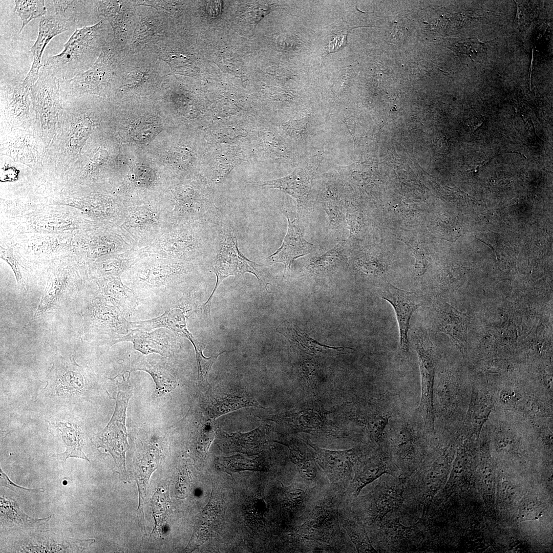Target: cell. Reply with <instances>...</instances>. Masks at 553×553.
<instances>
[{
    "label": "cell",
    "instance_id": "1",
    "mask_svg": "<svg viewBox=\"0 0 553 553\" xmlns=\"http://www.w3.org/2000/svg\"><path fill=\"white\" fill-rule=\"evenodd\" d=\"M345 499V491L326 487L305 521L290 533L294 551L339 552L351 551L352 546L342 530L338 509Z\"/></svg>",
    "mask_w": 553,
    "mask_h": 553
},
{
    "label": "cell",
    "instance_id": "2",
    "mask_svg": "<svg viewBox=\"0 0 553 553\" xmlns=\"http://www.w3.org/2000/svg\"><path fill=\"white\" fill-rule=\"evenodd\" d=\"M107 20L76 29L61 52L48 57L43 66L60 81L70 80L90 69L98 58L110 34Z\"/></svg>",
    "mask_w": 553,
    "mask_h": 553
},
{
    "label": "cell",
    "instance_id": "3",
    "mask_svg": "<svg viewBox=\"0 0 553 553\" xmlns=\"http://www.w3.org/2000/svg\"><path fill=\"white\" fill-rule=\"evenodd\" d=\"M110 41L85 72L60 83L62 100L83 95L105 96L115 89L120 63L127 54Z\"/></svg>",
    "mask_w": 553,
    "mask_h": 553
},
{
    "label": "cell",
    "instance_id": "4",
    "mask_svg": "<svg viewBox=\"0 0 553 553\" xmlns=\"http://www.w3.org/2000/svg\"><path fill=\"white\" fill-rule=\"evenodd\" d=\"M163 63L151 47L127 53L120 63L114 92L162 86L171 74Z\"/></svg>",
    "mask_w": 553,
    "mask_h": 553
},
{
    "label": "cell",
    "instance_id": "5",
    "mask_svg": "<svg viewBox=\"0 0 553 553\" xmlns=\"http://www.w3.org/2000/svg\"><path fill=\"white\" fill-rule=\"evenodd\" d=\"M426 434L421 421L415 413L411 416L401 412L390 420L385 431V445L391 459L401 466L411 465L421 458Z\"/></svg>",
    "mask_w": 553,
    "mask_h": 553
},
{
    "label": "cell",
    "instance_id": "6",
    "mask_svg": "<svg viewBox=\"0 0 553 553\" xmlns=\"http://www.w3.org/2000/svg\"><path fill=\"white\" fill-rule=\"evenodd\" d=\"M211 271L217 276L215 288L203 306L210 308L213 294L221 282L229 276L236 278L243 276L246 272L254 274L261 284L265 283L268 274L261 265L245 257L238 247L236 236L228 227L223 228L220 234L218 250L212 263Z\"/></svg>",
    "mask_w": 553,
    "mask_h": 553
},
{
    "label": "cell",
    "instance_id": "7",
    "mask_svg": "<svg viewBox=\"0 0 553 553\" xmlns=\"http://www.w3.org/2000/svg\"><path fill=\"white\" fill-rule=\"evenodd\" d=\"M402 405L399 395L387 391L378 399L353 403L351 412L366 428L370 441L378 447L384 443L390 420L402 412Z\"/></svg>",
    "mask_w": 553,
    "mask_h": 553
},
{
    "label": "cell",
    "instance_id": "8",
    "mask_svg": "<svg viewBox=\"0 0 553 553\" xmlns=\"http://www.w3.org/2000/svg\"><path fill=\"white\" fill-rule=\"evenodd\" d=\"M403 482L392 485L382 483L367 494L357 497L349 502V505L364 526L373 529L381 524L388 513L398 508L402 503Z\"/></svg>",
    "mask_w": 553,
    "mask_h": 553
},
{
    "label": "cell",
    "instance_id": "9",
    "mask_svg": "<svg viewBox=\"0 0 553 553\" xmlns=\"http://www.w3.org/2000/svg\"><path fill=\"white\" fill-rule=\"evenodd\" d=\"M414 343L417 352L421 375V399L415 414L421 421L427 434L434 428L433 407L435 361L434 349L427 332H416Z\"/></svg>",
    "mask_w": 553,
    "mask_h": 553
},
{
    "label": "cell",
    "instance_id": "10",
    "mask_svg": "<svg viewBox=\"0 0 553 553\" xmlns=\"http://www.w3.org/2000/svg\"><path fill=\"white\" fill-rule=\"evenodd\" d=\"M100 16L105 19L113 31L111 43L117 48L129 52L139 13L135 1H96Z\"/></svg>",
    "mask_w": 553,
    "mask_h": 553
},
{
    "label": "cell",
    "instance_id": "11",
    "mask_svg": "<svg viewBox=\"0 0 553 553\" xmlns=\"http://www.w3.org/2000/svg\"><path fill=\"white\" fill-rule=\"evenodd\" d=\"M307 442L313 450L315 460L327 477L330 485L346 491L352 480L354 467L360 459L363 451L359 448L329 450L322 449L308 440Z\"/></svg>",
    "mask_w": 553,
    "mask_h": 553
},
{
    "label": "cell",
    "instance_id": "12",
    "mask_svg": "<svg viewBox=\"0 0 553 553\" xmlns=\"http://www.w3.org/2000/svg\"><path fill=\"white\" fill-rule=\"evenodd\" d=\"M129 377L126 379L123 376L122 382L118 384L115 411L110 424L102 435L101 446L112 454L115 464L119 466L125 465V452L129 447L125 417L127 405L132 395L133 388L129 385Z\"/></svg>",
    "mask_w": 553,
    "mask_h": 553
},
{
    "label": "cell",
    "instance_id": "13",
    "mask_svg": "<svg viewBox=\"0 0 553 553\" xmlns=\"http://www.w3.org/2000/svg\"><path fill=\"white\" fill-rule=\"evenodd\" d=\"M30 89L36 117L42 124L54 122L62 107L59 80L42 66L37 81Z\"/></svg>",
    "mask_w": 553,
    "mask_h": 553
},
{
    "label": "cell",
    "instance_id": "14",
    "mask_svg": "<svg viewBox=\"0 0 553 553\" xmlns=\"http://www.w3.org/2000/svg\"><path fill=\"white\" fill-rule=\"evenodd\" d=\"M150 7L139 11L127 53L152 47L171 36V16L167 12Z\"/></svg>",
    "mask_w": 553,
    "mask_h": 553
},
{
    "label": "cell",
    "instance_id": "15",
    "mask_svg": "<svg viewBox=\"0 0 553 553\" xmlns=\"http://www.w3.org/2000/svg\"><path fill=\"white\" fill-rule=\"evenodd\" d=\"M379 295L388 301L396 313L399 329V348L402 356L410 353L408 332L413 313L422 305V300L415 293L405 291L385 284L378 291Z\"/></svg>",
    "mask_w": 553,
    "mask_h": 553
},
{
    "label": "cell",
    "instance_id": "16",
    "mask_svg": "<svg viewBox=\"0 0 553 553\" xmlns=\"http://www.w3.org/2000/svg\"><path fill=\"white\" fill-rule=\"evenodd\" d=\"M320 163V158L304 166L296 168L285 177L275 180L250 182L262 188H277L293 197L297 201L299 208L307 205L310 192L311 182Z\"/></svg>",
    "mask_w": 553,
    "mask_h": 553
},
{
    "label": "cell",
    "instance_id": "17",
    "mask_svg": "<svg viewBox=\"0 0 553 553\" xmlns=\"http://www.w3.org/2000/svg\"><path fill=\"white\" fill-rule=\"evenodd\" d=\"M370 457L355 464L352 480L345 491V499L351 501L362 489L385 474H391L392 459L385 444L378 446Z\"/></svg>",
    "mask_w": 553,
    "mask_h": 553
},
{
    "label": "cell",
    "instance_id": "18",
    "mask_svg": "<svg viewBox=\"0 0 553 553\" xmlns=\"http://www.w3.org/2000/svg\"><path fill=\"white\" fill-rule=\"evenodd\" d=\"M74 28L70 22L47 10V14L39 19V29L36 40L30 49L33 60L30 70L22 83L30 88L37 81L40 68L44 50L49 41L55 36Z\"/></svg>",
    "mask_w": 553,
    "mask_h": 553
},
{
    "label": "cell",
    "instance_id": "19",
    "mask_svg": "<svg viewBox=\"0 0 553 553\" xmlns=\"http://www.w3.org/2000/svg\"><path fill=\"white\" fill-rule=\"evenodd\" d=\"M288 222L287 232L281 246L266 259L267 263L273 264L282 263L284 264V276L289 274L291 265L297 258L316 251L317 246L307 241L303 237L299 225L298 216L291 221L285 215Z\"/></svg>",
    "mask_w": 553,
    "mask_h": 553
},
{
    "label": "cell",
    "instance_id": "20",
    "mask_svg": "<svg viewBox=\"0 0 553 553\" xmlns=\"http://www.w3.org/2000/svg\"><path fill=\"white\" fill-rule=\"evenodd\" d=\"M175 335H177L165 328H158L152 332L135 329L117 339L115 344L131 342L134 349L144 355L156 353L162 356H167L171 353Z\"/></svg>",
    "mask_w": 553,
    "mask_h": 553
},
{
    "label": "cell",
    "instance_id": "21",
    "mask_svg": "<svg viewBox=\"0 0 553 553\" xmlns=\"http://www.w3.org/2000/svg\"><path fill=\"white\" fill-rule=\"evenodd\" d=\"M31 101L30 89L22 83H1V113L6 119L15 123L29 120Z\"/></svg>",
    "mask_w": 553,
    "mask_h": 553
},
{
    "label": "cell",
    "instance_id": "22",
    "mask_svg": "<svg viewBox=\"0 0 553 553\" xmlns=\"http://www.w3.org/2000/svg\"><path fill=\"white\" fill-rule=\"evenodd\" d=\"M266 427L261 424L258 428L245 433L230 434L218 432V444L227 452L242 453L248 455L258 454L266 442Z\"/></svg>",
    "mask_w": 553,
    "mask_h": 553
},
{
    "label": "cell",
    "instance_id": "23",
    "mask_svg": "<svg viewBox=\"0 0 553 553\" xmlns=\"http://www.w3.org/2000/svg\"><path fill=\"white\" fill-rule=\"evenodd\" d=\"M47 10L71 23L76 29L90 26V16H100L96 1H47Z\"/></svg>",
    "mask_w": 553,
    "mask_h": 553
},
{
    "label": "cell",
    "instance_id": "24",
    "mask_svg": "<svg viewBox=\"0 0 553 553\" xmlns=\"http://www.w3.org/2000/svg\"><path fill=\"white\" fill-rule=\"evenodd\" d=\"M437 303L433 324L435 330L449 335L459 348H463L465 336V315L446 303L439 301Z\"/></svg>",
    "mask_w": 553,
    "mask_h": 553
},
{
    "label": "cell",
    "instance_id": "25",
    "mask_svg": "<svg viewBox=\"0 0 553 553\" xmlns=\"http://www.w3.org/2000/svg\"><path fill=\"white\" fill-rule=\"evenodd\" d=\"M287 445L290 451V459L303 480L321 486L330 484L315 460L314 452H311L305 443L293 442Z\"/></svg>",
    "mask_w": 553,
    "mask_h": 553
},
{
    "label": "cell",
    "instance_id": "26",
    "mask_svg": "<svg viewBox=\"0 0 553 553\" xmlns=\"http://www.w3.org/2000/svg\"><path fill=\"white\" fill-rule=\"evenodd\" d=\"M223 518L221 501L212 494L209 502L201 512L194 533L185 549L194 550L205 542Z\"/></svg>",
    "mask_w": 553,
    "mask_h": 553
},
{
    "label": "cell",
    "instance_id": "27",
    "mask_svg": "<svg viewBox=\"0 0 553 553\" xmlns=\"http://www.w3.org/2000/svg\"><path fill=\"white\" fill-rule=\"evenodd\" d=\"M338 518L358 552H376L366 527L345 499L338 509Z\"/></svg>",
    "mask_w": 553,
    "mask_h": 553
},
{
    "label": "cell",
    "instance_id": "28",
    "mask_svg": "<svg viewBox=\"0 0 553 553\" xmlns=\"http://www.w3.org/2000/svg\"><path fill=\"white\" fill-rule=\"evenodd\" d=\"M132 328L145 331H151L156 328H165L177 336L188 338L191 342L196 340L187 328L184 312L179 308L167 310L157 317L137 322H130Z\"/></svg>",
    "mask_w": 553,
    "mask_h": 553
},
{
    "label": "cell",
    "instance_id": "29",
    "mask_svg": "<svg viewBox=\"0 0 553 553\" xmlns=\"http://www.w3.org/2000/svg\"><path fill=\"white\" fill-rule=\"evenodd\" d=\"M277 331L284 335L289 341L291 346L297 347L308 354L313 355H337V353H352L351 351H344V347L335 348L321 345L309 337L299 327L285 321L277 328Z\"/></svg>",
    "mask_w": 553,
    "mask_h": 553
},
{
    "label": "cell",
    "instance_id": "30",
    "mask_svg": "<svg viewBox=\"0 0 553 553\" xmlns=\"http://www.w3.org/2000/svg\"><path fill=\"white\" fill-rule=\"evenodd\" d=\"M218 469L228 474L240 471L250 470L267 472L270 466L263 455L249 459L239 454L230 457H219L216 459Z\"/></svg>",
    "mask_w": 553,
    "mask_h": 553
},
{
    "label": "cell",
    "instance_id": "31",
    "mask_svg": "<svg viewBox=\"0 0 553 553\" xmlns=\"http://www.w3.org/2000/svg\"><path fill=\"white\" fill-rule=\"evenodd\" d=\"M108 299L123 315L132 313L138 306V299L128 288L118 281L109 283L104 289Z\"/></svg>",
    "mask_w": 553,
    "mask_h": 553
},
{
    "label": "cell",
    "instance_id": "32",
    "mask_svg": "<svg viewBox=\"0 0 553 553\" xmlns=\"http://www.w3.org/2000/svg\"><path fill=\"white\" fill-rule=\"evenodd\" d=\"M94 542V539L78 540L59 537L55 542L52 543L40 539L36 543L48 545L26 547L23 550L24 552H79L88 549Z\"/></svg>",
    "mask_w": 553,
    "mask_h": 553
},
{
    "label": "cell",
    "instance_id": "33",
    "mask_svg": "<svg viewBox=\"0 0 553 553\" xmlns=\"http://www.w3.org/2000/svg\"><path fill=\"white\" fill-rule=\"evenodd\" d=\"M58 425L61 429V436L67 449L64 453L53 455V456L64 461L69 457H77L90 462L82 452L83 441L75 424L59 422Z\"/></svg>",
    "mask_w": 553,
    "mask_h": 553
},
{
    "label": "cell",
    "instance_id": "34",
    "mask_svg": "<svg viewBox=\"0 0 553 553\" xmlns=\"http://www.w3.org/2000/svg\"><path fill=\"white\" fill-rule=\"evenodd\" d=\"M249 407L264 409L253 397L246 395L230 394L214 403L209 409V415L212 419L238 409Z\"/></svg>",
    "mask_w": 553,
    "mask_h": 553
},
{
    "label": "cell",
    "instance_id": "35",
    "mask_svg": "<svg viewBox=\"0 0 553 553\" xmlns=\"http://www.w3.org/2000/svg\"><path fill=\"white\" fill-rule=\"evenodd\" d=\"M30 517L25 514L15 501L1 497V521L10 526H31L35 523L49 519Z\"/></svg>",
    "mask_w": 553,
    "mask_h": 553
},
{
    "label": "cell",
    "instance_id": "36",
    "mask_svg": "<svg viewBox=\"0 0 553 553\" xmlns=\"http://www.w3.org/2000/svg\"><path fill=\"white\" fill-rule=\"evenodd\" d=\"M346 243L340 241L324 254L311 259L308 268L311 270H329L347 261Z\"/></svg>",
    "mask_w": 553,
    "mask_h": 553
},
{
    "label": "cell",
    "instance_id": "37",
    "mask_svg": "<svg viewBox=\"0 0 553 553\" xmlns=\"http://www.w3.org/2000/svg\"><path fill=\"white\" fill-rule=\"evenodd\" d=\"M14 3V11L22 22L19 32L31 20L40 18L47 13L46 1L44 0H16Z\"/></svg>",
    "mask_w": 553,
    "mask_h": 553
},
{
    "label": "cell",
    "instance_id": "38",
    "mask_svg": "<svg viewBox=\"0 0 553 553\" xmlns=\"http://www.w3.org/2000/svg\"><path fill=\"white\" fill-rule=\"evenodd\" d=\"M168 505L169 499L165 491L162 488L157 489L152 498V507L156 523L154 530L158 533L161 532L166 521Z\"/></svg>",
    "mask_w": 553,
    "mask_h": 553
},
{
    "label": "cell",
    "instance_id": "39",
    "mask_svg": "<svg viewBox=\"0 0 553 553\" xmlns=\"http://www.w3.org/2000/svg\"><path fill=\"white\" fill-rule=\"evenodd\" d=\"M192 344L195 348L197 360L198 382L201 385L208 387L209 386L208 375L211 367L216 361L218 357L225 351L207 358L203 355L202 349L197 340L195 342L194 341V343L193 342Z\"/></svg>",
    "mask_w": 553,
    "mask_h": 553
},
{
    "label": "cell",
    "instance_id": "40",
    "mask_svg": "<svg viewBox=\"0 0 553 553\" xmlns=\"http://www.w3.org/2000/svg\"><path fill=\"white\" fill-rule=\"evenodd\" d=\"M246 517L249 522L256 526H263L264 523V515L267 511L264 499L255 496L247 502L244 508Z\"/></svg>",
    "mask_w": 553,
    "mask_h": 553
},
{
    "label": "cell",
    "instance_id": "41",
    "mask_svg": "<svg viewBox=\"0 0 553 553\" xmlns=\"http://www.w3.org/2000/svg\"><path fill=\"white\" fill-rule=\"evenodd\" d=\"M66 281V276L63 273H58L52 280L50 286L42 298L34 316H36L44 310L46 309L53 304L62 290Z\"/></svg>",
    "mask_w": 553,
    "mask_h": 553
},
{
    "label": "cell",
    "instance_id": "42",
    "mask_svg": "<svg viewBox=\"0 0 553 553\" xmlns=\"http://www.w3.org/2000/svg\"><path fill=\"white\" fill-rule=\"evenodd\" d=\"M173 273L171 267L165 265H159L152 267L146 271V275H143L142 280L152 284L162 283L171 274Z\"/></svg>",
    "mask_w": 553,
    "mask_h": 553
},
{
    "label": "cell",
    "instance_id": "43",
    "mask_svg": "<svg viewBox=\"0 0 553 553\" xmlns=\"http://www.w3.org/2000/svg\"><path fill=\"white\" fill-rule=\"evenodd\" d=\"M1 257L6 261L13 270L17 282L18 286H23V280L18 263L10 249L1 247Z\"/></svg>",
    "mask_w": 553,
    "mask_h": 553
},
{
    "label": "cell",
    "instance_id": "44",
    "mask_svg": "<svg viewBox=\"0 0 553 553\" xmlns=\"http://www.w3.org/2000/svg\"><path fill=\"white\" fill-rule=\"evenodd\" d=\"M0 479H1V485L2 486H5L8 487L11 490L16 492H42L44 491L43 488H37V489H30L24 487L18 486L13 483L9 477L4 473L2 469L0 470Z\"/></svg>",
    "mask_w": 553,
    "mask_h": 553
},
{
    "label": "cell",
    "instance_id": "45",
    "mask_svg": "<svg viewBox=\"0 0 553 553\" xmlns=\"http://www.w3.org/2000/svg\"><path fill=\"white\" fill-rule=\"evenodd\" d=\"M135 176L138 180L143 183L151 182L155 178L153 171L144 166H139L136 168Z\"/></svg>",
    "mask_w": 553,
    "mask_h": 553
},
{
    "label": "cell",
    "instance_id": "46",
    "mask_svg": "<svg viewBox=\"0 0 553 553\" xmlns=\"http://www.w3.org/2000/svg\"><path fill=\"white\" fill-rule=\"evenodd\" d=\"M215 437V432L212 428L207 429L203 433L199 441V448L203 452H207Z\"/></svg>",
    "mask_w": 553,
    "mask_h": 553
},
{
    "label": "cell",
    "instance_id": "47",
    "mask_svg": "<svg viewBox=\"0 0 553 553\" xmlns=\"http://www.w3.org/2000/svg\"><path fill=\"white\" fill-rule=\"evenodd\" d=\"M502 486L505 489V490H506L510 493H512L514 491V487H513V485L511 484V482H509L507 481L503 482L502 483Z\"/></svg>",
    "mask_w": 553,
    "mask_h": 553
}]
</instances>
